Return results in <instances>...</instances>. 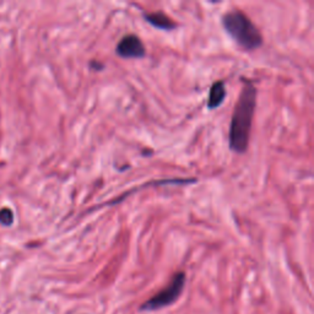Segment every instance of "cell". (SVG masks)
I'll use <instances>...</instances> for the list:
<instances>
[{"label": "cell", "mask_w": 314, "mask_h": 314, "mask_svg": "<svg viewBox=\"0 0 314 314\" xmlns=\"http://www.w3.org/2000/svg\"><path fill=\"white\" fill-rule=\"evenodd\" d=\"M255 106H257V88L250 81H245L235 106L230 126V148L235 153L243 154L247 151Z\"/></svg>", "instance_id": "1"}, {"label": "cell", "mask_w": 314, "mask_h": 314, "mask_svg": "<svg viewBox=\"0 0 314 314\" xmlns=\"http://www.w3.org/2000/svg\"><path fill=\"white\" fill-rule=\"evenodd\" d=\"M224 29L244 50H254L263 45V36L252 20L240 10H232L222 16Z\"/></svg>", "instance_id": "2"}, {"label": "cell", "mask_w": 314, "mask_h": 314, "mask_svg": "<svg viewBox=\"0 0 314 314\" xmlns=\"http://www.w3.org/2000/svg\"><path fill=\"white\" fill-rule=\"evenodd\" d=\"M184 282H186V275H184V273L176 274L173 276V278H172L171 283L167 287H164L161 292L154 296L151 300H149L143 306V310H157V308L171 305L173 301L177 300L179 293L182 292Z\"/></svg>", "instance_id": "3"}, {"label": "cell", "mask_w": 314, "mask_h": 314, "mask_svg": "<svg viewBox=\"0 0 314 314\" xmlns=\"http://www.w3.org/2000/svg\"><path fill=\"white\" fill-rule=\"evenodd\" d=\"M116 53L124 59H140L146 55L143 40L135 35H126L119 40L116 47Z\"/></svg>", "instance_id": "4"}, {"label": "cell", "mask_w": 314, "mask_h": 314, "mask_svg": "<svg viewBox=\"0 0 314 314\" xmlns=\"http://www.w3.org/2000/svg\"><path fill=\"white\" fill-rule=\"evenodd\" d=\"M144 19L151 26L159 30H164V31H171V30H174L177 27L176 22L161 11L153 12V14H144Z\"/></svg>", "instance_id": "5"}, {"label": "cell", "mask_w": 314, "mask_h": 314, "mask_svg": "<svg viewBox=\"0 0 314 314\" xmlns=\"http://www.w3.org/2000/svg\"><path fill=\"white\" fill-rule=\"evenodd\" d=\"M227 91L225 87L224 81H216L212 83L211 88L209 92V100H207V107L210 110H215V108L220 107L224 103L225 98H226Z\"/></svg>", "instance_id": "6"}, {"label": "cell", "mask_w": 314, "mask_h": 314, "mask_svg": "<svg viewBox=\"0 0 314 314\" xmlns=\"http://www.w3.org/2000/svg\"><path fill=\"white\" fill-rule=\"evenodd\" d=\"M0 222L2 225H5V226L12 225V222H14V214H12L11 210L6 209V207L0 210Z\"/></svg>", "instance_id": "7"}]
</instances>
